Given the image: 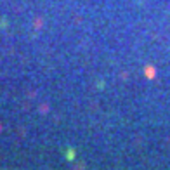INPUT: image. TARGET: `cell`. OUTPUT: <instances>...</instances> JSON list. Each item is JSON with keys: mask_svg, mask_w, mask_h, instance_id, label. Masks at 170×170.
<instances>
[{"mask_svg": "<svg viewBox=\"0 0 170 170\" xmlns=\"http://www.w3.org/2000/svg\"><path fill=\"white\" fill-rule=\"evenodd\" d=\"M66 160H75V149L73 148H68L66 149Z\"/></svg>", "mask_w": 170, "mask_h": 170, "instance_id": "obj_1", "label": "cell"}, {"mask_svg": "<svg viewBox=\"0 0 170 170\" xmlns=\"http://www.w3.org/2000/svg\"><path fill=\"white\" fill-rule=\"evenodd\" d=\"M146 73H148V76H153V75H155V71H153V68H148V71H146Z\"/></svg>", "mask_w": 170, "mask_h": 170, "instance_id": "obj_2", "label": "cell"}]
</instances>
